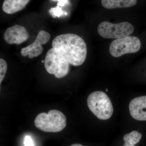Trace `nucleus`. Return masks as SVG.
I'll list each match as a JSON object with an SVG mask.
<instances>
[{"label":"nucleus","instance_id":"ddd939ff","mask_svg":"<svg viewBox=\"0 0 146 146\" xmlns=\"http://www.w3.org/2000/svg\"><path fill=\"white\" fill-rule=\"evenodd\" d=\"M7 69V63L4 59L1 58L0 59V84H1L5 77Z\"/></svg>","mask_w":146,"mask_h":146},{"label":"nucleus","instance_id":"7ed1b4c3","mask_svg":"<svg viewBox=\"0 0 146 146\" xmlns=\"http://www.w3.org/2000/svg\"><path fill=\"white\" fill-rule=\"evenodd\" d=\"M89 109L98 119L108 120L113 113V107L109 97L104 92L96 91L91 93L87 100Z\"/></svg>","mask_w":146,"mask_h":146},{"label":"nucleus","instance_id":"f8f14e48","mask_svg":"<svg viewBox=\"0 0 146 146\" xmlns=\"http://www.w3.org/2000/svg\"><path fill=\"white\" fill-rule=\"evenodd\" d=\"M142 135L137 131H133L123 136L124 145L123 146H135L142 138Z\"/></svg>","mask_w":146,"mask_h":146},{"label":"nucleus","instance_id":"f03ea898","mask_svg":"<svg viewBox=\"0 0 146 146\" xmlns=\"http://www.w3.org/2000/svg\"><path fill=\"white\" fill-rule=\"evenodd\" d=\"M36 127L47 132H58L63 130L67 125L66 117L63 113L56 110H50L48 113H39L35 118Z\"/></svg>","mask_w":146,"mask_h":146},{"label":"nucleus","instance_id":"0eeeda50","mask_svg":"<svg viewBox=\"0 0 146 146\" xmlns=\"http://www.w3.org/2000/svg\"><path fill=\"white\" fill-rule=\"evenodd\" d=\"M50 35L44 30L40 31L35 40L31 44L23 48L21 50V54L24 57L28 56L29 58H33L40 55L43 51L42 45L45 44L50 39Z\"/></svg>","mask_w":146,"mask_h":146},{"label":"nucleus","instance_id":"9d476101","mask_svg":"<svg viewBox=\"0 0 146 146\" xmlns=\"http://www.w3.org/2000/svg\"><path fill=\"white\" fill-rule=\"evenodd\" d=\"M30 0H4L2 9L5 13L12 14L21 11L25 7Z\"/></svg>","mask_w":146,"mask_h":146},{"label":"nucleus","instance_id":"1a4fd4ad","mask_svg":"<svg viewBox=\"0 0 146 146\" xmlns=\"http://www.w3.org/2000/svg\"><path fill=\"white\" fill-rule=\"evenodd\" d=\"M129 107L130 115L134 119L146 121V96L133 99L129 103Z\"/></svg>","mask_w":146,"mask_h":146},{"label":"nucleus","instance_id":"39448f33","mask_svg":"<svg viewBox=\"0 0 146 146\" xmlns=\"http://www.w3.org/2000/svg\"><path fill=\"white\" fill-rule=\"evenodd\" d=\"M134 31V27L128 22L113 24L107 21L102 22L98 27L100 36L106 39H120L129 36Z\"/></svg>","mask_w":146,"mask_h":146},{"label":"nucleus","instance_id":"f3484780","mask_svg":"<svg viewBox=\"0 0 146 146\" xmlns=\"http://www.w3.org/2000/svg\"><path fill=\"white\" fill-rule=\"evenodd\" d=\"M45 60H42V63H44Z\"/></svg>","mask_w":146,"mask_h":146},{"label":"nucleus","instance_id":"2eb2a0df","mask_svg":"<svg viewBox=\"0 0 146 146\" xmlns=\"http://www.w3.org/2000/svg\"><path fill=\"white\" fill-rule=\"evenodd\" d=\"M60 2V5L63 6L64 5V3H66V0H58Z\"/></svg>","mask_w":146,"mask_h":146},{"label":"nucleus","instance_id":"f257e3e1","mask_svg":"<svg viewBox=\"0 0 146 146\" xmlns=\"http://www.w3.org/2000/svg\"><path fill=\"white\" fill-rule=\"evenodd\" d=\"M52 47L61 53L70 65H82L87 55L85 41L77 35L67 33L58 35L53 40Z\"/></svg>","mask_w":146,"mask_h":146},{"label":"nucleus","instance_id":"9b49d317","mask_svg":"<svg viewBox=\"0 0 146 146\" xmlns=\"http://www.w3.org/2000/svg\"><path fill=\"white\" fill-rule=\"evenodd\" d=\"M137 0H102V4L107 9L128 8L136 5Z\"/></svg>","mask_w":146,"mask_h":146},{"label":"nucleus","instance_id":"4468645a","mask_svg":"<svg viewBox=\"0 0 146 146\" xmlns=\"http://www.w3.org/2000/svg\"><path fill=\"white\" fill-rule=\"evenodd\" d=\"M24 145L25 146H35L32 139L29 136H27L25 137Z\"/></svg>","mask_w":146,"mask_h":146},{"label":"nucleus","instance_id":"6e6552de","mask_svg":"<svg viewBox=\"0 0 146 146\" xmlns=\"http://www.w3.org/2000/svg\"><path fill=\"white\" fill-rule=\"evenodd\" d=\"M29 37L27 29L23 26L16 25L6 30L4 39L9 44H20L26 41Z\"/></svg>","mask_w":146,"mask_h":146},{"label":"nucleus","instance_id":"20e7f679","mask_svg":"<svg viewBox=\"0 0 146 146\" xmlns=\"http://www.w3.org/2000/svg\"><path fill=\"white\" fill-rule=\"evenodd\" d=\"M44 66L49 74L61 78L67 76L70 70V63L61 53L54 48L50 49L45 58Z\"/></svg>","mask_w":146,"mask_h":146},{"label":"nucleus","instance_id":"dca6fc26","mask_svg":"<svg viewBox=\"0 0 146 146\" xmlns=\"http://www.w3.org/2000/svg\"><path fill=\"white\" fill-rule=\"evenodd\" d=\"M70 146H83L82 145H81V144H73V145H72Z\"/></svg>","mask_w":146,"mask_h":146},{"label":"nucleus","instance_id":"423d86ee","mask_svg":"<svg viewBox=\"0 0 146 146\" xmlns=\"http://www.w3.org/2000/svg\"><path fill=\"white\" fill-rule=\"evenodd\" d=\"M141 46L138 37L128 36L114 40L110 46L109 52L113 57H119L127 54L138 52Z\"/></svg>","mask_w":146,"mask_h":146}]
</instances>
